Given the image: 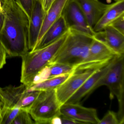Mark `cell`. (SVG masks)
I'll return each mask as SVG.
<instances>
[{
	"label": "cell",
	"instance_id": "cell-1",
	"mask_svg": "<svg viewBox=\"0 0 124 124\" xmlns=\"http://www.w3.org/2000/svg\"><path fill=\"white\" fill-rule=\"evenodd\" d=\"M4 16L0 42L7 57H22L29 52L30 19L16 0H0Z\"/></svg>",
	"mask_w": 124,
	"mask_h": 124
},
{
	"label": "cell",
	"instance_id": "cell-2",
	"mask_svg": "<svg viewBox=\"0 0 124 124\" xmlns=\"http://www.w3.org/2000/svg\"><path fill=\"white\" fill-rule=\"evenodd\" d=\"M93 39V36L70 29L66 40L49 65L68 64L75 67L76 72L86 61Z\"/></svg>",
	"mask_w": 124,
	"mask_h": 124
},
{
	"label": "cell",
	"instance_id": "cell-3",
	"mask_svg": "<svg viewBox=\"0 0 124 124\" xmlns=\"http://www.w3.org/2000/svg\"><path fill=\"white\" fill-rule=\"evenodd\" d=\"M69 31L47 46L29 51L22 57L21 82L22 84L27 87L32 84L38 73L50 63L66 40Z\"/></svg>",
	"mask_w": 124,
	"mask_h": 124
},
{
	"label": "cell",
	"instance_id": "cell-4",
	"mask_svg": "<svg viewBox=\"0 0 124 124\" xmlns=\"http://www.w3.org/2000/svg\"><path fill=\"white\" fill-rule=\"evenodd\" d=\"M124 54L117 55L106 74L99 80L93 91L100 86L106 85L109 90V98L116 97L118 101L119 109L117 115L120 124L124 122Z\"/></svg>",
	"mask_w": 124,
	"mask_h": 124
},
{
	"label": "cell",
	"instance_id": "cell-5",
	"mask_svg": "<svg viewBox=\"0 0 124 124\" xmlns=\"http://www.w3.org/2000/svg\"><path fill=\"white\" fill-rule=\"evenodd\" d=\"M61 106L55 90L43 91L26 109L34 122V124H50L55 116L59 115Z\"/></svg>",
	"mask_w": 124,
	"mask_h": 124
},
{
	"label": "cell",
	"instance_id": "cell-6",
	"mask_svg": "<svg viewBox=\"0 0 124 124\" xmlns=\"http://www.w3.org/2000/svg\"><path fill=\"white\" fill-rule=\"evenodd\" d=\"M116 55L104 42L93 37L88 56L84 64L76 72L88 69H98L109 63Z\"/></svg>",
	"mask_w": 124,
	"mask_h": 124
},
{
	"label": "cell",
	"instance_id": "cell-7",
	"mask_svg": "<svg viewBox=\"0 0 124 124\" xmlns=\"http://www.w3.org/2000/svg\"><path fill=\"white\" fill-rule=\"evenodd\" d=\"M62 14L69 29L94 36L96 32L89 25L86 17L76 0H69Z\"/></svg>",
	"mask_w": 124,
	"mask_h": 124
},
{
	"label": "cell",
	"instance_id": "cell-8",
	"mask_svg": "<svg viewBox=\"0 0 124 124\" xmlns=\"http://www.w3.org/2000/svg\"><path fill=\"white\" fill-rule=\"evenodd\" d=\"M98 70L88 69L75 72L63 83L55 89L56 97L61 106L66 103Z\"/></svg>",
	"mask_w": 124,
	"mask_h": 124
},
{
	"label": "cell",
	"instance_id": "cell-9",
	"mask_svg": "<svg viewBox=\"0 0 124 124\" xmlns=\"http://www.w3.org/2000/svg\"><path fill=\"white\" fill-rule=\"evenodd\" d=\"M27 92V86L23 84L18 86L0 87V107L2 117L8 109L16 107H22L23 101Z\"/></svg>",
	"mask_w": 124,
	"mask_h": 124
},
{
	"label": "cell",
	"instance_id": "cell-10",
	"mask_svg": "<svg viewBox=\"0 0 124 124\" xmlns=\"http://www.w3.org/2000/svg\"><path fill=\"white\" fill-rule=\"evenodd\" d=\"M59 115L70 117L81 123L98 124L100 119L97 110L83 106L80 103H65L60 106Z\"/></svg>",
	"mask_w": 124,
	"mask_h": 124
},
{
	"label": "cell",
	"instance_id": "cell-11",
	"mask_svg": "<svg viewBox=\"0 0 124 124\" xmlns=\"http://www.w3.org/2000/svg\"><path fill=\"white\" fill-rule=\"evenodd\" d=\"M45 14L39 0H34L29 27V48L30 51L33 50L37 45Z\"/></svg>",
	"mask_w": 124,
	"mask_h": 124
},
{
	"label": "cell",
	"instance_id": "cell-12",
	"mask_svg": "<svg viewBox=\"0 0 124 124\" xmlns=\"http://www.w3.org/2000/svg\"><path fill=\"white\" fill-rule=\"evenodd\" d=\"M93 37L104 42L116 55L124 54V35L111 26L108 25L102 31L96 32Z\"/></svg>",
	"mask_w": 124,
	"mask_h": 124
},
{
	"label": "cell",
	"instance_id": "cell-13",
	"mask_svg": "<svg viewBox=\"0 0 124 124\" xmlns=\"http://www.w3.org/2000/svg\"><path fill=\"white\" fill-rule=\"evenodd\" d=\"M113 59L108 64L96 70L84 82L66 103H80V101L84 96L91 93L93 91V89L96 83L110 68Z\"/></svg>",
	"mask_w": 124,
	"mask_h": 124
},
{
	"label": "cell",
	"instance_id": "cell-14",
	"mask_svg": "<svg viewBox=\"0 0 124 124\" xmlns=\"http://www.w3.org/2000/svg\"><path fill=\"white\" fill-rule=\"evenodd\" d=\"M86 17L88 22L93 28L110 4L99 0H76Z\"/></svg>",
	"mask_w": 124,
	"mask_h": 124
},
{
	"label": "cell",
	"instance_id": "cell-15",
	"mask_svg": "<svg viewBox=\"0 0 124 124\" xmlns=\"http://www.w3.org/2000/svg\"><path fill=\"white\" fill-rule=\"evenodd\" d=\"M66 19L62 14L47 30L33 51L40 49L55 41L69 31Z\"/></svg>",
	"mask_w": 124,
	"mask_h": 124
},
{
	"label": "cell",
	"instance_id": "cell-16",
	"mask_svg": "<svg viewBox=\"0 0 124 124\" xmlns=\"http://www.w3.org/2000/svg\"><path fill=\"white\" fill-rule=\"evenodd\" d=\"M124 14V0L115 1L109 6L93 28L95 32L102 31L112 22Z\"/></svg>",
	"mask_w": 124,
	"mask_h": 124
},
{
	"label": "cell",
	"instance_id": "cell-17",
	"mask_svg": "<svg viewBox=\"0 0 124 124\" xmlns=\"http://www.w3.org/2000/svg\"><path fill=\"white\" fill-rule=\"evenodd\" d=\"M68 1L69 0H56L46 13L37 45L49 27L62 15Z\"/></svg>",
	"mask_w": 124,
	"mask_h": 124
},
{
	"label": "cell",
	"instance_id": "cell-18",
	"mask_svg": "<svg viewBox=\"0 0 124 124\" xmlns=\"http://www.w3.org/2000/svg\"><path fill=\"white\" fill-rule=\"evenodd\" d=\"M72 74L64 75L50 78L43 82L33 84L27 87V91H43L56 89L63 83Z\"/></svg>",
	"mask_w": 124,
	"mask_h": 124
},
{
	"label": "cell",
	"instance_id": "cell-19",
	"mask_svg": "<svg viewBox=\"0 0 124 124\" xmlns=\"http://www.w3.org/2000/svg\"><path fill=\"white\" fill-rule=\"evenodd\" d=\"M48 66L50 70L49 78L64 75L71 74L76 71L75 67L61 63L51 64Z\"/></svg>",
	"mask_w": 124,
	"mask_h": 124
},
{
	"label": "cell",
	"instance_id": "cell-20",
	"mask_svg": "<svg viewBox=\"0 0 124 124\" xmlns=\"http://www.w3.org/2000/svg\"><path fill=\"white\" fill-rule=\"evenodd\" d=\"M34 124L26 107H21L12 124Z\"/></svg>",
	"mask_w": 124,
	"mask_h": 124
},
{
	"label": "cell",
	"instance_id": "cell-21",
	"mask_svg": "<svg viewBox=\"0 0 124 124\" xmlns=\"http://www.w3.org/2000/svg\"><path fill=\"white\" fill-rule=\"evenodd\" d=\"M21 108L16 107L7 110L2 117L1 124H12Z\"/></svg>",
	"mask_w": 124,
	"mask_h": 124
},
{
	"label": "cell",
	"instance_id": "cell-22",
	"mask_svg": "<svg viewBox=\"0 0 124 124\" xmlns=\"http://www.w3.org/2000/svg\"><path fill=\"white\" fill-rule=\"evenodd\" d=\"M98 124H120L117 113L112 111H108Z\"/></svg>",
	"mask_w": 124,
	"mask_h": 124
},
{
	"label": "cell",
	"instance_id": "cell-23",
	"mask_svg": "<svg viewBox=\"0 0 124 124\" xmlns=\"http://www.w3.org/2000/svg\"><path fill=\"white\" fill-rule=\"evenodd\" d=\"M50 67L48 66H46L38 73L34 78L32 85L41 82L48 79L50 77Z\"/></svg>",
	"mask_w": 124,
	"mask_h": 124
},
{
	"label": "cell",
	"instance_id": "cell-24",
	"mask_svg": "<svg viewBox=\"0 0 124 124\" xmlns=\"http://www.w3.org/2000/svg\"><path fill=\"white\" fill-rule=\"evenodd\" d=\"M109 25L124 35V14L117 18Z\"/></svg>",
	"mask_w": 124,
	"mask_h": 124
},
{
	"label": "cell",
	"instance_id": "cell-25",
	"mask_svg": "<svg viewBox=\"0 0 124 124\" xmlns=\"http://www.w3.org/2000/svg\"><path fill=\"white\" fill-rule=\"evenodd\" d=\"M30 18L33 7L34 0H16Z\"/></svg>",
	"mask_w": 124,
	"mask_h": 124
},
{
	"label": "cell",
	"instance_id": "cell-26",
	"mask_svg": "<svg viewBox=\"0 0 124 124\" xmlns=\"http://www.w3.org/2000/svg\"><path fill=\"white\" fill-rule=\"evenodd\" d=\"M7 53L2 45L0 42V69L6 64Z\"/></svg>",
	"mask_w": 124,
	"mask_h": 124
},
{
	"label": "cell",
	"instance_id": "cell-27",
	"mask_svg": "<svg viewBox=\"0 0 124 124\" xmlns=\"http://www.w3.org/2000/svg\"><path fill=\"white\" fill-rule=\"evenodd\" d=\"M56 0H39L42 7L46 13Z\"/></svg>",
	"mask_w": 124,
	"mask_h": 124
},
{
	"label": "cell",
	"instance_id": "cell-28",
	"mask_svg": "<svg viewBox=\"0 0 124 124\" xmlns=\"http://www.w3.org/2000/svg\"><path fill=\"white\" fill-rule=\"evenodd\" d=\"M59 115L61 119L62 124H75L81 123L80 122L70 117L64 116L60 115Z\"/></svg>",
	"mask_w": 124,
	"mask_h": 124
},
{
	"label": "cell",
	"instance_id": "cell-29",
	"mask_svg": "<svg viewBox=\"0 0 124 124\" xmlns=\"http://www.w3.org/2000/svg\"><path fill=\"white\" fill-rule=\"evenodd\" d=\"M51 124H62L61 119L60 115L55 116L51 120Z\"/></svg>",
	"mask_w": 124,
	"mask_h": 124
},
{
	"label": "cell",
	"instance_id": "cell-30",
	"mask_svg": "<svg viewBox=\"0 0 124 124\" xmlns=\"http://www.w3.org/2000/svg\"><path fill=\"white\" fill-rule=\"evenodd\" d=\"M4 20V16L3 10H0V31L2 27Z\"/></svg>",
	"mask_w": 124,
	"mask_h": 124
},
{
	"label": "cell",
	"instance_id": "cell-31",
	"mask_svg": "<svg viewBox=\"0 0 124 124\" xmlns=\"http://www.w3.org/2000/svg\"><path fill=\"white\" fill-rule=\"evenodd\" d=\"M2 117L1 115V110L0 107V124H1V121H2Z\"/></svg>",
	"mask_w": 124,
	"mask_h": 124
},
{
	"label": "cell",
	"instance_id": "cell-32",
	"mask_svg": "<svg viewBox=\"0 0 124 124\" xmlns=\"http://www.w3.org/2000/svg\"><path fill=\"white\" fill-rule=\"evenodd\" d=\"M0 10H2V6H1V3H0Z\"/></svg>",
	"mask_w": 124,
	"mask_h": 124
},
{
	"label": "cell",
	"instance_id": "cell-33",
	"mask_svg": "<svg viewBox=\"0 0 124 124\" xmlns=\"http://www.w3.org/2000/svg\"><path fill=\"white\" fill-rule=\"evenodd\" d=\"M119 0H115V1H119Z\"/></svg>",
	"mask_w": 124,
	"mask_h": 124
},
{
	"label": "cell",
	"instance_id": "cell-34",
	"mask_svg": "<svg viewBox=\"0 0 124 124\" xmlns=\"http://www.w3.org/2000/svg\"><path fill=\"white\" fill-rule=\"evenodd\" d=\"M0 3H1V2H0Z\"/></svg>",
	"mask_w": 124,
	"mask_h": 124
}]
</instances>
